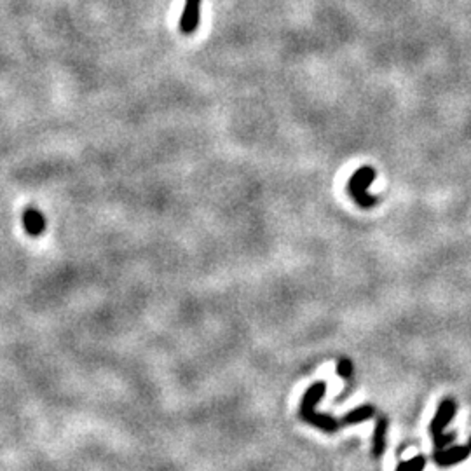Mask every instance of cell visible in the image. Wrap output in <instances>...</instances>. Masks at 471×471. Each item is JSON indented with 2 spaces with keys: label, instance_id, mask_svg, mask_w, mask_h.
<instances>
[{
  "label": "cell",
  "instance_id": "6da1fadb",
  "mask_svg": "<svg viewBox=\"0 0 471 471\" xmlns=\"http://www.w3.org/2000/svg\"><path fill=\"white\" fill-rule=\"evenodd\" d=\"M327 393V384L323 381H318L311 386L307 391H305L304 398L300 402V417L304 419L305 422H309L311 426H316L320 430H323L325 433H333L340 428V422H337L336 419L330 417V415L325 414H318L314 408H316V404L320 402L321 398Z\"/></svg>",
  "mask_w": 471,
  "mask_h": 471
},
{
  "label": "cell",
  "instance_id": "9c48e42d",
  "mask_svg": "<svg viewBox=\"0 0 471 471\" xmlns=\"http://www.w3.org/2000/svg\"><path fill=\"white\" fill-rule=\"evenodd\" d=\"M424 468H426V457L415 456L412 459L399 463L396 471H424Z\"/></svg>",
  "mask_w": 471,
  "mask_h": 471
},
{
  "label": "cell",
  "instance_id": "30bf717a",
  "mask_svg": "<svg viewBox=\"0 0 471 471\" xmlns=\"http://www.w3.org/2000/svg\"><path fill=\"white\" fill-rule=\"evenodd\" d=\"M337 373H339L342 379H351L353 377V362L347 358H340L337 362Z\"/></svg>",
  "mask_w": 471,
  "mask_h": 471
},
{
  "label": "cell",
  "instance_id": "3957f363",
  "mask_svg": "<svg viewBox=\"0 0 471 471\" xmlns=\"http://www.w3.org/2000/svg\"><path fill=\"white\" fill-rule=\"evenodd\" d=\"M456 412H457V405L452 398L441 399L440 405H438V408H437V414H435L433 421H431V424H430L431 435L437 437V435L443 433L445 426H447V424L456 417Z\"/></svg>",
  "mask_w": 471,
  "mask_h": 471
},
{
  "label": "cell",
  "instance_id": "ba28073f",
  "mask_svg": "<svg viewBox=\"0 0 471 471\" xmlns=\"http://www.w3.org/2000/svg\"><path fill=\"white\" fill-rule=\"evenodd\" d=\"M375 414V408L372 405H362V407L351 410L349 414H346L340 421V426H347V424H358V422L366 421V419L373 417Z\"/></svg>",
  "mask_w": 471,
  "mask_h": 471
},
{
  "label": "cell",
  "instance_id": "52a82bcc",
  "mask_svg": "<svg viewBox=\"0 0 471 471\" xmlns=\"http://www.w3.org/2000/svg\"><path fill=\"white\" fill-rule=\"evenodd\" d=\"M386 431H388V419L379 417L375 424V431H373V447L372 454L375 457H382L386 450Z\"/></svg>",
  "mask_w": 471,
  "mask_h": 471
},
{
  "label": "cell",
  "instance_id": "5b68a950",
  "mask_svg": "<svg viewBox=\"0 0 471 471\" xmlns=\"http://www.w3.org/2000/svg\"><path fill=\"white\" fill-rule=\"evenodd\" d=\"M201 0H185L184 12L180 18V30L185 35H193L199 28Z\"/></svg>",
  "mask_w": 471,
  "mask_h": 471
},
{
  "label": "cell",
  "instance_id": "7c38bea8",
  "mask_svg": "<svg viewBox=\"0 0 471 471\" xmlns=\"http://www.w3.org/2000/svg\"><path fill=\"white\" fill-rule=\"evenodd\" d=\"M468 445H470V447H471V437H470V441H468Z\"/></svg>",
  "mask_w": 471,
  "mask_h": 471
},
{
  "label": "cell",
  "instance_id": "8992f818",
  "mask_svg": "<svg viewBox=\"0 0 471 471\" xmlns=\"http://www.w3.org/2000/svg\"><path fill=\"white\" fill-rule=\"evenodd\" d=\"M23 226L30 236H41L45 230V219L41 211L35 208H28L23 213Z\"/></svg>",
  "mask_w": 471,
  "mask_h": 471
},
{
  "label": "cell",
  "instance_id": "277c9868",
  "mask_svg": "<svg viewBox=\"0 0 471 471\" xmlns=\"http://www.w3.org/2000/svg\"><path fill=\"white\" fill-rule=\"evenodd\" d=\"M471 447L470 445H456V447H450V449H440L435 450L433 461L441 468L454 466L457 463H463L470 457Z\"/></svg>",
  "mask_w": 471,
  "mask_h": 471
},
{
  "label": "cell",
  "instance_id": "8fae6325",
  "mask_svg": "<svg viewBox=\"0 0 471 471\" xmlns=\"http://www.w3.org/2000/svg\"><path fill=\"white\" fill-rule=\"evenodd\" d=\"M456 438V435L454 433H440V435H437V437H433V445H435V449L437 450H440V449H445L447 445L450 443V441Z\"/></svg>",
  "mask_w": 471,
  "mask_h": 471
},
{
  "label": "cell",
  "instance_id": "7a4b0ae2",
  "mask_svg": "<svg viewBox=\"0 0 471 471\" xmlns=\"http://www.w3.org/2000/svg\"><path fill=\"white\" fill-rule=\"evenodd\" d=\"M373 180H375V170L370 166H363L356 170L355 175L347 182V193H349V196L353 197V201L358 206L372 208L379 201L375 196L369 194V187L372 185Z\"/></svg>",
  "mask_w": 471,
  "mask_h": 471
}]
</instances>
